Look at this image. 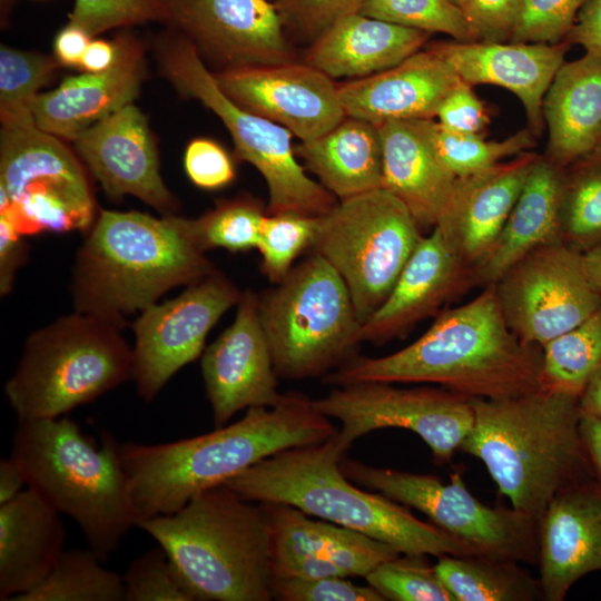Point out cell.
Instances as JSON below:
<instances>
[{
  "label": "cell",
  "instance_id": "f1b7e54d",
  "mask_svg": "<svg viewBox=\"0 0 601 601\" xmlns=\"http://www.w3.org/2000/svg\"><path fill=\"white\" fill-rule=\"evenodd\" d=\"M430 33L361 12L326 30L308 48L304 62L329 78L361 79L387 70L421 50Z\"/></svg>",
  "mask_w": 601,
  "mask_h": 601
},
{
  "label": "cell",
  "instance_id": "7c38bea8",
  "mask_svg": "<svg viewBox=\"0 0 601 601\" xmlns=\"http://www.w3.org/2000/svg\"><path fill=\"white\" fill-rule=\"evenodd\" d=\"M339 465L355 484L418 510L480 555L538 563V522L513 508L482 503L457 472L444 483L435 475L371 466L345 456Z\"/></svg>",
  "mask_w": 601,
  "mask_h": 601
},
{
  "label": "cell",
  "instance_id": "9c48e42d",
  "mask_svg": "<svg viewBox=\"0 0 601 601\" xmlns=\"http://www.w3.org/2000/svg\"><path fill=\"white\" fill-rule=\"evenodd\" d=\"M258 309L278 377H324L356 355L361 323L351 294L317 253L258 294Z\"/></svg>",
  "mask_w": 601,
  "mask_h": 601
},
{
  "label": "cell",
  "instance_id": "30bf717a",
  "mask_svg": "<svg viewBox=\"0 0 601 601\" xmlns=\"http://www.w3.org/2000/svg\"><path fill=\"white\" fill-rule=\"evenodd\" d=\"M422 237L408 208L378 188L318 216L311 252L343 278L362 325L387 298Z\"/></svg>",
  "mask_w": 601,
  "mask_h": 601
},
{
  "label": "cell",
  "instance_id": "e575fe53",
  "mask_svg": "<svg viewBox=\"0 0 601 601\" xmlns=\"http://www.w3.org/2000/svg\"><path fill=\"white\" fill-rule=\"evenodd\" d=\"M102 563L89 548L65 549L46 579L14 601H125L122 575Z\"/></svg>",
  "mask_w": 601,
  "mask_h": 601
},
{
  "label": "cell",
  "instance_id": "74e56055",
  "mask_svg": "<svg viewBox=\"0 0 601 601\" xmlns=\"http://www.w3.org/2000/svg\"><path fill=\"white\" fill-rule=\"evenodd\" d=\"M59 61L55 57L0 48V119L12 125L33 119L31 106L38 90L47 83Z\"/></svg>",
  "mask_w": 601,
  "mask_h": 601
},
{
  "label": "cell",
  "instance_id": "1f68e13d",
  "mask_svg": "<svg viewBox=\"0 0 601 601\" xmlns=\"http://www.w3.org/2000/svg\"><path fill=\"white\" fill-rule=\"evenodd\" d=\"M542 112L554 165L591 155L601 139V60L585 53L564 61L545 92Z\"/></svg>",
  "mask_w": 601,
  "mask_h": 601
},
{
  "label": "cell",
  "instance_id": "5b68a950",
  "mask_svg": "<svg viewBox=\"0 0 601 601\" xmlns=\"http://www.w3.org/2000/svg\"><path fill=\"white\" fill-rule=\"evenodd\" d=\"M345 454L335 433L323 442L264 459L224 485L252 502L289 504L385 542L401 554L480 555L433 523L417 519L407 506L352 482L339 465Z\"/></svg>",
  "mask_w": 601,
  "mask_h": 601
},
{
  "label": "cell",
  "instance_id": "e0dca14e",
  "mask_svg": "<svg viewBox=\"0 0 601 601\" xmlns=\"http://www.w3.org/2000/svg\"><path fill=\"white\" fill-rule=\"evenodd\" d=\"M215 78L239 107L285 127L300 141L322 136L346 117L338 85L306 62L226 69Z\"/></svg>",
  "mask_w": 601,
  "mask_h": 601
},
{
  "label": "cell",
  "instance_id": "7dc6e473",
  "mask_svg": "<svg viewBox=\"0 0 601 601\" xmlns=\"http://www.w3.org/2000/svg\"><path fill=\"white\" fill-rule=\"evenodd\" d=\"M588 0H523L512 42L556 45L566 39Z\"/></svg>",
  "mask_w": 601,
  "mask_h": 601
},
{
  "label": "cell",
  "instance_id": "816d5d0a",
  "mask_svg": "<svg viewBox=\"0 0 601 601\" xmlns=\"http://www.w3.org/2000/svg\"><path fill=\"white\" fill-rule=\"evenodd\" d=\"M435 118L446 129L474 135H481L489 122L483 102L463 81L444 98Z\"/></svg>",
  "mask_w": 601,
  "mask_h": 601
},
{
  "label": "cell",
  "instance_id": "3957f363",
  "mask_svg": "<svg viewBox=\"0 0 601 601\" xmlns=\"http://www.w3.org/2000/svg\"><path fill=\"white\" fill-rule=\"evenodd\" d=\"M469 400L474 421L460 451L484 464L514 510L538 522L556 494L595 480L581 437L579 396L541 387Z\"/></svg>",
  "mask_w": 601,
  "mask_h": 601
},
{
  "label": "cell",
  "instance_id": "91938a15",
  "mask_svg": "<svg viewBox=\"0 0 601 601\" xmlns=\"http://www.w3.org/2000/svg\"><path fill=\"white\" fill-rule=\"evenodd\" d=\"M581 412L601 418V366L579 396Z\"/></svg>",
  "mask_w": 601,
  "mask_h": 601
},
{
  "label": "cell",
  "instance_id": "d4e9b609",
  "mask_svg": "<svg viewBox=\"0 0 601 601\" xmlns=\"http://www.w3.org/2000/svg\"><path fill=\"white\" fill-rule=\"evenodd\" d=\"M538 157L523 152L457 178L435 226L472 269L493 247Z\"/></svg>",
  "mask_w": 601,
  "mask_h": 601
},
{
  "label": "cell",
  "instance_id": "5bb4252c",
  "mask_svg": "<svg viewBox=\"0 0 601 601\" xmlns=\"http://www.w3.org/2000/svg\"><path fill=\"white\" fill-rule=\"evenodd\" d=\"M313 402L321 413L341 423L336 439L345 452L370 432L404 428L424 441L437 465L452 461L474 421L470 400L444 387L401 388L366 382L335 386Z\"/></svg>",
  "mask_w": 601,
  "mask_h": 601
},
{
  "label": "cell",
  "instance_id": "f907efd6",
  "mask_svg": "<svg viewBox=\"0 0 601 601\" xmlns=\"http://www.w3.org/2000/svg\"><path fill=\"white\" fill-rule=\"evenodd\" d=\"M523 0H467L462 11L476 40H511Z\"/></svg>",
  "mask_w": 601,
  "mask_h": 601
},
{
  "label": "cell",
  "instance_id": "ab89813d",
  "mask_svg": "<svg viewBox=\"0 0 601 601\" xmlns=\"http://www.w3.org/2000/svg\"><path fill=\"white\" fill-rule=\"evenodd\" d=\"M359 12L430 35L444 33L456 41L476 40L462 9L450 0H366Z\"/></svg>",
  "mask_w": 601,
  "mask_h": 601
},
{
  "label": "cell",
  "instance_id": "ba28073f",
  "mask_svg": "<svg viewBox=\"0 0 601 601\" xmlns=\"http://www.w3.org/2000/svg\"><path fill=\"white\" fill-rule=\"evenodd\" d=\"M122 327L75 312L26 341L4 393L18 421L57 418L134 380Z\"/></svg>",
  "mask_w": 601,
  "mask_h": 601
},
{
  "label": "cell",
  "instance_id": "f6af8a7d",
  "mask_svg": "<svg viewBox=\"0 0 601 601\" xmlns=\"http://www.w3.org/2000/svg\"><path fill=\"white\" fill-rule=\"evenodd\" d=\"M288 40L308 47L366 0H273Z\"/></svg>",
  "mask_w": 601,
  "mask_h": 601
},
{
  "label": "cell",
  "instance_id": "6da1fadb",
  "mask_svg": "<svg viewBox=\"0 0 601 601\" xmlns=\"http://www.w3.org/2000/svg\"><path fill=\"white\" fill-rule=\"evenodd\" d=\"M312 398L284 393L274 406L249 407L243 418L168 443H119L136 526L181 509L194 495L223 485L280 451L319 443L336 433Z\"/></svg>",
  "mask_w": 601,
  "mask_h": 601
},
{
  "label": "cell",
  "instance_id": "be15d7a7",
  "mask_svg": "<svg viewBox=\"0 0 601 601\" xmlns=\"http://www.w3.org/2000/svg\"><path fill=\"white\" fill-rule=\"evenodd\" d=\"M450 1H452L455 6L460 7L461 9L467 2V0H450Z\"/></svg>",
  "mask_w": 601,
  "mask_h": 601
},
{
  "label": "cell",
  "instance_id": "f546056e",
  "mask_svg": "<svg viewBox=\"0 0 601 601\" xmlns=\"http://www.w3.org/2000/svg\"><path fill=\"white\" fill-rule=\"evenodd\" d=\"M564 180L549 158L538 157L522 190L485 258L472 269V279L486 285L497 279L533 249L564 239L562 197Z\"/></svg>",
  "mask_w": 601,
  "mask_h": 601
},
{
  "label": "cell",
  "instance_id": "9a60e30c",
  "mask_svg": "<svg viewBox=\"0 0 601 601\" xmlns=\"http://www.w3.org/2000/svg\"><path fill=\"white\" fill-rule=\"evenodd\" d=\"M510 329L542 347L601 308L582 253L564 239L542 245L513 264L494 284Z\"/></svg>",
  "mask_w": 601,
  "mask_h": 601
},
{
  "label": "cell",
  "instance_id": "60d3db41",
  "mask_svg": "<svg viewBox=\"0 0 601 601\" xmlns=\"http://www.w3.org/2000/svg\"><path fill=\"white\" fill-rule=\"evenodd\" d=\"M318 217L285 211L266 214L257 249L263 274L278 284L294 267L296 258L312 247Z\"/></svg>",
  "mask_w": 601,
  "mask_h": 601
},
{
  "label": "cell",
  "instance_id": "d590c367",
  "mask_svg": "<svg viewBox=\"0 0 601 601\" xmlns=\"http://www.w3.org/2000/svg\"><path fill=\"white\" fill-rule=\"evenodd\" d=\"M542 387L580 396L601 366V308L541 347Z\"/></svg>",
  "mask_w": 601,
  "mask_h": 601
},
{
  "label": "cell",
  "instance_id": "ac0fdd59",
  "mask_svg": "<svg viewBox=\"0 0 601 601\" xmlns=\"http://www.w3.org/2000/svg\"><path fill=\"white\" fill-rule=\"evenodd\" d=\"M235 319L203 353L201 374L215 427L242 410L274 406L278 375L263 329L258 294L242 292Z\"/></svg>",
  "mask_w": 601,
  "mask_h": 601
},
{
  "label": "cell",
  "instance_id": "d6986e66",
  "mask_svg": "<svg viewBox=\"0 0 601 601\" xmlns=\"http://www.w3.org/2000/svg\"><path fill=\"white\" fill-rule=\"evenodd\" d=\"M170 19L223 70L294 61L272 0H166Z\"/></svg>",
  "mask_w": 601,
  "mask_h": 601
},
{
  "label": "cell",
  "instance_id": "8992f818",
  "mask_svg": "<svg viewBox=\"0 0 601 601\" xmlns=\"http://www.w3.org/2000/svg\"><path fill=\"white\" fill-rule=\"evenodd\" d=\"M161 546L194 601H270V540L259 503L226 485L139 525Z\"/></svg>",
  "mask_w": 601,
  "mask_h": 601
},
{
  "label": "cell",
  "instance_id": "4dcf8cb0",
  "mask_svg": "<svg viewBox=\"0 0 601 601\" xmlns=\"http://www.w3.org/2000/svg\"><path fill=\"white\" fill-rule=\"evenodd\" d=\"M267 525L272 555L300 554L328 561L345 577H366L401 553L392 545L335 523L312 519L285 503H259Z\"/></svg>",
  "mask_w": 601,
  "mask_h": 601
},
{
  "label": "cell",
  "instance_id": "ffe728a7",
  "mask_svg": "<svg viewBox=\"0 0 601 601\" xmlns=\"http://www.w3.org/2000/svg\"><path fill=\"white\" fill-rule=\"evenodd\" d=\"M73 142L108 196L132 195L164 215H173L176 200L160 176L147 118L134 104L92 125Z\"/></svg>",
  "mask_w": 601,
  "mask_h": 601
},
{
  "label": "cell",
  "instance_id": "83f0119b",
  "mask_svg": "<svg viewBox=\"0 0 601 601\" xmlns=\"http://www.w3.org/2000/svg\"><path fill=\"white\" fill-rule=\"evenodd\" d=\"M61 514L31 487L0 504V600L41 583L65 551Z\"/></svg>",
  "mask_w": 601,
  "mask_h": 601
},
{
  "label": "cell",
  "instance_id": "bcb514c9",
  "mask_svg": "<svg viewBox=\"0 0 601 601\" xmlns=\"http://www.w3.org/2000/svg\"><path fill=\"white\" fill-rule=\"evenodd\" d=\"M170 19L166 0H76L69 23L90 37L109 29Z\"/></svg>",
  "mask_w": 601,
  "mask_h": 601
},
{
  "label": "cell",
  "instance_id": "277c9868",
  "mask_svg": "<svg viewBox=\"0 0 601 601\" xmlns=\"http://www.w3.org/2000/svg\"><path fill=\"white\" fill-rule=\"evenodd\" d=\"M89 229L73 269L76 312L122 328L127 315L217 269L195 240L191 219L185 217L102 210Z\"/></svg>",
  "mask_w": 601,
  "mask_h": 601
},
{
  "label": "cell",
  "instance_id": "6125c7cd",
  "mask_svg": "<svg viewBox=\"0 0 601 601\" xmlns=\"http://www.w3.org/2000/svg\"><path fill=\"white\" fill-rule=\"evenodd\" d=\"M591 155L594 156L595 159H601V139Z\"/></svg>",
  "mask_w": 601,
  "mask_h": 601
},
{
  "label": "cell",
  "instance_id": "4fadbf2b",
  "mask_svg": "<svg viewBox=\"0 0 601 601\" xmlns=\"http://www.w3.org/2000/svg\"><path fill=\"white\" fill-rule=\"evenodd\" d=\"M0 188L7 214L23 235L89 229L95 200L85 173L56 136L35 119L1 127Z\"/></svg>",
  "mask_w": 601,
  "mask_h": 601
},
{
  "label": "cell",
  "instance_id": "db71d44e",
  "mask_svg": "<svg viewBox=\"0 0 601 601\" xmlns=\"http://www.w3.org/2000/svg\"><path fill=\"white\" fill-rule=\"evenodd\" d=\"M565 41L581 46L601 60V0H588L579 11Z\"/></svg>",
  "mask_w": 601,
  "mask_h": 601
},
{
  "label": "cell",
  "instance_id": "7402d4cb",
  "mask_svg": "<svg viewBox=\"0 0 601 601\" xmlns=\"http://www.w3.org/2000/svg\"><path fill=\"white\" fill-rule=\"evenodd\" d=\"M471 280L472 268L433 227L417 244L387 298L361 325V343L381 345L405 335Z\"/></svg>",
  "mask_w": 601,
  "mask_h": 601
},
{
  "label": "cell",
  "instance_id": "8d00e7d4",
  "mask_svg": "<svg viewBox=\"0 0 601 601\" xmlns=\"http://www.w3.org/2000/svg\"><path fill=\"white\" fill-rule=\"evenodd\" d=\"M431 138L440 161L456 178L489 169L534 146L533 132L528 129L504 140H485L481 135L446 129L435 119L431 122Z\"/></svg>",
  "mask_w": 601,
  "mask_h": 601
},
{
  "label": "cell",
  "instance_id": "484cf974",
  "mask_svg": "<svg viewBox=\"0 0 601 601\" xmlns=\"http://www.w3.org/2000/svg\"><path fill=\"white\" fill-rule=\"evenodd\" d=\"M115 63L102 72L66 78L59 87L39 93L31 112L41 130L75 140L101 119L132 104L145 73L141 48L131 39H118Z\"/></svg>",
  "mask_w": 601,
  "mask_h": 601
},
{
  "label": "cell",
  "instance_id": "44dd1931",
  "mask_svg": "<svg viewBox=\"0 0 601 601\" xmlns=\"http://www.w3.org/2000/svg\"><path fill=\"white\" fill-rule=\"evenodd\" d=\"M542 600L562 601L584 575L601 571V485L579 483L556 494L538 520Z\"/></svg>",
  "mask_w": 601,
  "mask_h": 601
},
{
  "label": "cell",
  "instance_id": "836d02e7",
  "mask_svg": "<svg viewBox=\"0 0 601 601\" xmlns=\"http://www.w3.org/2000/svg\"><path fill=\"white\" fill-rule=\"evenodd\" d=\"M434 565L454 601L542 600L539 579L513 560L446 554Z\"/></svg>",
  "mask_w": 601,
  "mask_h": 601
},
{
  "label": "cell",
  "instance_id": "9f6ffc18",
  "mask_svg": "<svg viewBox=\"0 0 601 601\" xmlns=\"http://www.w3.org/2000/svg\"><path fill=\"white\" fill-rule=\"evenodd\" d=\"M580 432L595 480L601 485V418L581 412Z\"/></svg>",
  "mask_w": 601,
  "mask_h": 601
},
{
  "label": "cell",
  "instance_id": "d6a6232c",
  "mask_svg": "<svg viewBox=\"0 0 601 601\" xmlns=\"http://www.w3.org/2000/svg\"><path fill=\"white\" fill-rule=\"evenodd\" d=\"M304 168L338 200L383 188V154L377 125L346 116L322 136L300 141Z\"/></svg>",
  "mask_w": 601,
  "mask_h": 601
},
{
  "label": "cell",
  "instance_id": "603a6c76",
  "mask_svg": "<svg viewBox=\"0 0 601 601\" xmlns=\"http://www.w3.org/2000/svg\"><path fill=\"white\" fill-rule=\"evenodd\" d=\"M569 45L455 40L432 47L463 82L499 86L515 95L525 110L530 130L539 134L544 121L545 92L564 62Z\"/></svg>",
  "mask_w": 601,
  "mask_h": 601
},
{
  "label": "cell",
  "instance_id": "4316f807",
  "mask_svg": "<svg viewBox=\"0 0 601 601\" xmlns=\"http://www.w3.org/2000/svg\"><path fill=\"white\" fill-rule=\"evenodd\" d=\"M432 120H392L377 125L383 154V188L408 208L421 229L437 224L457 180L434 150Z\"/></svg>",
  "mask_w": 601,
  "mask_h": 601
},
{
  "label": "cell",
  "instance_id": "ee69618b",
  "mask_svg": "<svg viewBox=\"0 0 601 601\" xmlns=\"http://www.w3.org/2000/svg\"><path fill=\"white\" fill-rule=\"evenodd\" d=\"M125 601H194L166 551L150 549L122 574Z\"/></svg>",
  "mask_w": 601,
  "mask_h": 601
},
{
  "label": "cell",
  "instance_id": "52a82bcc",
  "mask_svg": "<svg viewBox=\"0 0 601 601\" xmlns=\"http://www.w3.org/2000/svg\"><path fill=\"white\" fill-rule=\"evenodd\" d=\"M118 445L109 433L95 443L65 415L18 421L12 435L10 456L27 486L76 522L102 562L136 526Z\"/></svg>",
  "mask_w": 601,
  "mask_h": 601
},
{
  "label": "cell",
  "instance_id": "b9f144b4",
  "mask_svg": "<svg viewBox=\"0 0 601 601\" xmlns=\"http://www.w3.org/2000/svg\"><path fill=\"white\" fill-rule=\"evenodd\" d=\"M425 556L400 554L377 565L365 579L385 601H454Z\"/></svg>",
  "mask_w": 601,
  "mask_h": 601
},
{
  "label": "cell",
  "instance_id": "c3c4849f",
  "mask_svg": "<svg viewBox=\"0 0 601 601\" xmlns=\"http://www.w3.org/2000/svg\"><path fill=\"white\" fill-rule=\"evenodd\" d=\"M272 591L280 601H385L370 584H355L347 577L273 578Z\"/></svg>",
  "mask_w": 601,
  "mask_h": 601
},
{
  "label": "cell",
  "instance_id": "7bdbcfd3",
  "mask_svg": "<svg viewBox=\"0 0 601 601\" xmlns=\"http://www.w3.org/2000/svg\"><path fill=\"white\" fill-rule=\"evenodd\" d=\"M563 186L562 235L590 245L601 237V159Z\"/></svg>",
  "mask_w": 601,
  "mask_h": 601
},
{
  "label": "cell",
  "instance_id": "681fc988",
  "mask_svg": "<svg viewBox=\"0 0 601 601\" xmlns=\"http://www.w3.org/2000/svg\"><path fill=\"white\" fill-rule=\"evenodd\" d=\"M184 167L190 181L203 189L221 188L235 178L230 156L219 144L207 138H197L188 144Z\"/></svg>",
  "mask_w": 601,
  "mask_h": 601
},
{
  "label": "cell",
  "instance_id": "6f0895ef",
  "mask_svg": "<svg viewBox=\"0 0 601 601\" xmlns=\"http://www.w3.org/2000/svg\"><path fill=\"white\" fill-rule=\"evenodd\" d=\"M117 58V42L101 39L90 41L80 62V69L86 72H102L108 70Z\"/></svg>",
  "mask_w": 601,
  "mask_h": 601
},
{
  "label": "cell",
  "instance_id": "680465c9",
  "mask_svg": "<svg viewBox=\"0 0 601 601\" xmlns=\"http://www.w3.org/2000/svg\"><path fill=\"white\" fill-rule=\"evenodd\" d=\"M27 487L26 476L18 462L11 457L0 461V504H4Z\"/></svg>",
  "mask_w": 601,
  "mask_h": 601
},
{
  "label": "cell",
  "instance_id": "7a4b0ae2",
  "mask_svg": "<svg viewBox=\"0 0 601 601\" xmlns=\"http://www.w3.org/2000/svg\"><path fill=\"white\" fill-rule=\"evenodd\" d=\"M325 384L431 383L466 398H502L542 387L541 347L521 342L502 313L494 284L441 312L406 347L381 357L355 355Z\"/></svg>",
  "mask_w": 601,
  "mask_h": 601
},
{
  "label": "cell",
  "instance_id": "11a10c76",
  "mask_svg": "<svg viewBox=\"0 0 601 601\" xmlns=\"http://www.w3.org/2000/svg\"><path fill=\"white\" fill-rule=\"evenodd\" d=\"M90 38L83 29L69 23L56 36L55 57L62 66L80 68L83 53L91 41Z\"/></svg>",
  "mask_w": 601,
  "mask_h": 601
},
{
  "label": "cell",
  "instance_id": "f5cc1de1",
  "mask_svg": "<svg viewBox=\"0 0 601 601\" xmlns=\"http://www.w3.org/2000/svg\"><path fill=\"white\" fill-rule=\"evenodd\" d=\"M27 245L7 214H0V292H11L14 275L26 256Z\"/></svg>",
  "mask_w": 601,
  "mask_h": 601
},
{
  "label": "cell",
  "instance_id": "8fae6325",
  "mask_svg": "<svg viewBox=\"0 0 601 601\" xmlns=\"http://www.w3.org/2000/svg\"><path fill=\"white\" fill-rule=\"evenodd\" d=\"M161 67L176 89L199 100L223 121L237 158L262 175L268 189V214L292 211L318 217L336 205L338 199L312 179L297 160L293 134L227 97L189 40L164 46Z\"/></svg>",
  "mask_w": 601,
  "mask_h": 601
},
{
  "label": "cell",
  "instance_id": "cb8c5ba5",
  "mask_svg": "<svg viewBox=\"0 0 601 601\" xmlns=\"http://www.w3.org/2000/svg\"><path fill=\"white\" fill-rule=\"evenodd\" d=\"M461 78L433 47L396 66L338 86L346 116L381 125L392 120L435 119L440 105Z\"/></svg>",
  "mask_w": 601,
  "mask_h": 601
},
{
  "label": "cell",
  "instance_id": "e7e4bbea",
  "mask_svg": "<svg viewBox=\"0 0 601 601\" xmlns=\"http://www.w3.org/2000/svg\"><path fill=\"white\" fill-rule=\"evenodd\" d=\"M273 1V0H272Z\"/></svg>",
  "mask_w": 601,
  "mask_h": 601
},
{
  "label": "cell",
  "instance_id": "f35d334b",
  "mask_svg": "<svg viewBox=\"0 0 601 601\" xmlns=\"http://www.w3.org/2000/svg\"><path fill=\"white\" fill-rule=\"evenodd\" d=\"M267 211L250 198L221 201L203 216L191 219L194 238L204 250L224 248L246 252L257 248Z\"/></svg>",
  "mask_w": 601,
  "mask_h": 601
},
{
  "label": "cell",
  "instance_id": "2e32d148",
  "mask_svg": "<svg viewBox=\"0 0 601 601\" xmlns=\"http://www.w3.org/2000/svg\"><path fill=\"white\" fill-rule=\"evenodd\" d=\"M240 295L216 269L177 297L141 311L132 324V351L134 381L145 402H151L180 368L200 356L207 334Z\"/></svg>",
  "mask_w": 601,
  "mask_h": 601
},
{
  "label": "cell",
  "instance_id": "94428289",
  "mask_svg": "<svg viewBox=\"0 0 601 601\" xmlns=\"http://www.w3.org/2000/svg\"><path fill=\"white\" fill-rule=\"evenodd\" d=\"M582 258L590 280L601 295V237L588 245Z\"/></svg>",
  "mask_w": 601,
  "mask_h": 601
}]
</instances>
